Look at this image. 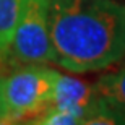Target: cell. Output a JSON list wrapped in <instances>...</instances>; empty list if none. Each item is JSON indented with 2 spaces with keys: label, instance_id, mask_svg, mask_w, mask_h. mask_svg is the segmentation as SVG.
<instances>
[{
  "label": "cell",
  "instance_id": "obj_3",
  "mask_svg": "<svg viewBox=\"0 0 125 125\" xmlns=\"http://www.w3.org/2000/svg\"><path fill=\"white\" fill-rule=\"evenodd\" d=\"M51 0H24L8 51L23 65H47L54 62L49 31Z\"/></svg>",
  "mask_w": 125,
  "mask_h": 125
},
{
  "label": "cell",
  "instance_id": "obj_6",
  "mask_svg": "<svg viewBox=\"0 0 125 125\" xmlns=\"http://www.w3.org/2000/svg\"><path fill=\"white\" fill-rule=\"evenodd\" d=\"M0 124H7V114H5V102L2 94V78H0Z\"/></svg>",
  "mask_w": 125,
  "mask_h": 125
},
{
  "label": "cell",
  "instance_id": "obj_5",
  "mask_svg": "<svg viewBox=\"0 0 125 125\" xmlns=\"http://www.w3.org/2000/svg\"><path fill=\"white\" fill-rule=\"evenodd\" d=\"M24 0H0V55L7 54Z\"/></svg>",
  "mask_w": 125,
  "mask_h": 125
},
{
  "label": "cell",
  "instance_id": "obj_1",
  "mask_svg": "<svg viewBox=\"0 0 125 125\" xmlns=\"http://www.w3.org/2000/svg\"><path fill=\"white\" fill-rule=\"evenodd\" d=\"M54 63L73 73L125 60V3L119 0H51Z\"/></svg>",
  "mask_w": 125,
  "mask_h": 125
},
{
  "label": "cell",
  "instance_id": "obj_4",
  "mask_svg": "<svg viewBox=\"0 0 125 125\" xmlns=\"http://www.w3.org/2000/svg\"><path fill=\"white\" fill-rule=\"evenodd\" d=\"M94 86L106 104L125 124V63L120 68L99 76Z\"/></svg>",
  "mask_w": 125,
  "mask_h": 125
},
{
  "label": "cell",
  "instance_id": "obj_2",
  "mask_svg": "<svg viewBox=\"0 0 125 125\" xmlns=\"http://www.w3.org/2000/svg\"><path fill=\"white\" fill-rule=\"evenodd\" d=\"M59 72L44 65H24L2 78L7 124L36 119L52 106Z\"/></svg>",
  "mask_w": 125,
  "mask_h": 125
}]
</instances>
